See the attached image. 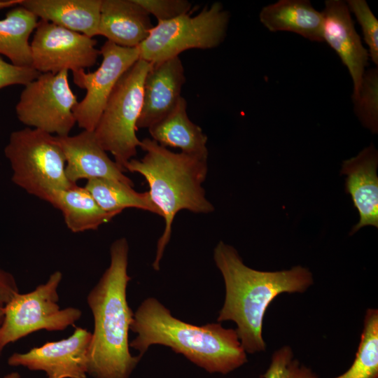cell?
Returning a JSON list of instances; mask_svg holds the SVG:
<instances>
[{
  "mask_svg": "<svg viewBox=\"0 0 378 378\" xmlns=\"http://www.w3.org/2000/svg\"><path fill=\"white\" fill-rule=\"evenodd\" d=\"M69 71L41 74L22 91L15 111L27 125L58 136L69 135L76 119L74 108L78 102L68 80Z\"/></svg>",
  "mask_w": 378,
  "mask_h": 378,
  "instance_id": "obj_9",
  "label": "cell"
},
{
  "mask_svg": "<svg viewBox=\"0 0 378 378\" xmlns=\"http://www.w3.org/2000/svg\"><path fill=\"white\" fill-rule=\"evenodd\" d=\"M41 74L32 66H19L8 63L0 56V89L13 85H26Z\"/></svg>",
  "mask_w": 378,
  "mask_h": 378,
  "instance_id": "obj_29",
  "label": "cell"
},
{
  "mask_svg": "<svg viewBox=\"0 0 378 378\" xmlns=\"http://www.w3.org/2000/svg\"><path fill=\"white\" fill-rule=\"evenodd\" d=\"M102 0H22L38 18L93 38L98 35Z\"/></svg>",
  "mask_w": 378,
  "mask_h": 378,
  "instance_id": "obj_18",
  "label": "cell"
},
{
  "mask_svg": "<svg viewBox=\"0 0 378 378\" xmlns=\"http://www.w3.org/2000/svg\"><path fill=\"white\" fill-rule=\"evenodd\" d=\"M62 273L55 271L48 280L33 290L15 295L4 304L0 326V354L8 344L39 331H62L82 316L74 307L62 309L58 304V288Z\"/></svg>",
  "mask_w": 378,
  "mask_h": 378,
  "instance_id": "obj_8",
  "label": "cell"
},
{
  "mask_svg": "<svg viewBox=\"0 0 378 378\" xmlns=\"http://www.w3.org/2000/svg\"><path fill=\"white\" fill-rule=\"evenodd\" d=\"M38 22L34 13L20 5L10 9L6 18L0 20V54L7 57L11 64L31 66L29 39Z\"/></svg>",
  "mask_w": 378,
  "mask_h": 378,
  "instance_id": "obj_22",
  "label": "cell"
},
{
  "mask_svg": "<svg viewBox=\"0 0 378 378\" xmlns=\"http://www.w3.org/2000/svg\"><path fill=\"white\" fill-rule=\"evenodd\" d=\"M229 21V13L214 2L193 17L187 13L158 22L137 47L139 59L155 65L187 50L217 48L226 36Z\"/></svg>",
  "mask_w": 378,
  "mask_h": 378,
  "instance_id": "obj_7",
  "label": "cell"
},
{
  "mask_svg": "<svg viewBox=\"0 0 378 378\" xmlns=\"http://www.w3.org/2000/svg\"><path fill=\"white\" fill-rule=\"evenodd\" d=\"M4 304L3 302H0V326L2 323L3 317H4Z\"/></svg>",
  "mask_w": 378,
  "mask_h": 378,
  "instance_id": "obj_33",
  "label": "cell"
},
{
  "mask_svg": "<svg viewBox=\"0 0 378 378\" xmlns=\"http://www.w3.org/2000/svg\"><path fill=\"white\" fill-rule=\"evenodd\" d=\"M350 13L358 20L368 47L369 58L376 66L378 64V20L365 0H348L346 2Z\"/></svg>",
  "mask_w": 378,
  "mask_h": 378,
  "instance_id": "obj_27",
  "label": "cell"
},
{
  "mask_svg": "<svg viewBox=\"0 0 378 378\" xmlns=\"http://www.w3.org/2000/svg\"><path fill=\"white\" fill-rule=\"evenodd\" d=\"M153 25L150 15L135 0H102L98 35L115 45L138 47Z\"/></svg>",
  "mask_w": 378,
  "mask_h": 378,
  "instance_id": "obj_17",
  "label": "cell"
},
{
  "mask_svg": "<svg viewBox=\"0 0 378 378\" xmlns=\"http://www.w3.org/2000/svg\"><path fill=\"white\" fill-rule=\"evenodd\" d=\"M96 45L93 38L40 20L30 43L31 66L41 74L84 70L100 55Z\"/></svg>",
  "mask_w": 378,
  "mask_h": 378,
  "instance_id": "obj_11",
  "label": "cell"
},
{
  "mask_svg": "<svg viewBox=\"0 0 378 378\" xmlns=\"http://www.w3.org/2000/svg\"><path fill=\"white\" fill-rule=\"evenodd\" d=\"M187 102L180 98L174 109L148 128L152 139L166 147L179 148L183 153L208 158L207 136L187 114Z\"/></svg>",
  "mask_w": 378,
  "mask_h": 378,
  "instance_id": "obj_20",
  "label": "cell"
},
{
  "mask_svg": "<svg viewBox=\"0 0 378 378\" xmlns=\"http://www.w3.org/2000/svg\"><path fill=\"white\" fill-rule=\"evenodd\" d=\"M46 202L61 211L66 227L75 233L97 230L117 216L104 211L90 192L77 184L52 191Z\"/></svg>",
  "mask_w": 378,
  "mask_h": 378,
  "instance_id": "obj_21",
  "label": "cell"
},
{
  "mask_svg": "<svg viewBox=\"0 0 378 378\" xmlns=\"http://www.w3.org/2000/svg\"><path fill=\"white\" fill-rule=\"evenodd\" d=\"M85 188L99 206L108 213L118 216L125 209L135 208L161 216L148 191L139 192L130 185L104 178L88 180Z\"/></svg>",
  "mask_w": 378,
  "mask_h": 378,
  "instance_id": "obj_23",
  "label": "cell"
},
{
  "mask_svg": "<svg viewBox=\"0 0 378 378\" xmlns=\"http://www.w3.org/2000/svg\"><path fill=\"white\" fill-rule=\"evenodd\" d=\"M262 377L318 378L310 368L294 358L289 346H284L273 353L270 364Z\"/></svg>",
  "mask_w": 378,
  "mask_h": 378,
  "instance_id": "obj_26",
  "label": "cell"
},
{
  "mask_svg": "<svg viewBox=\"0 0 378 378\" xmlns=\"http://www.w3.org/2000/svg\"><path fill=\"white\" fill-rule=\"evenodd\" d=\"M153 64L136 62L120 78L111 93L94 130L96 140L125 172V165L136 155L141 141L136 125L144 96V83Z\"/></svg>",
  "mask_w": 378,
  "mask_h": 378,
  "instance_id": "obj_6",
  "label": "cell"
},
{
  "mask_svg": "<svg viewBox=\"0 0 378 378\" xmlns=\"http://www.w3.org/2000/svg\"><path fill=\"white\" fill-rule=\"evenodd\" d=\"M259 19L270 31L293 32L312 41H323L322 13L308 0H279L263 7Z\"/></svg>",
  "mask_w": 378,
  "mask_h": 378,
  "instance_id": "obj_19",
  "label": "cell"
},
{
  "mask_svg": "<svg viewBox=\"0 0 378 378\" xmlns=\"http://www.w3.org/2000/svg\"><path fill=\"white\" fill-rule=\"evenodd\" d=\"M139 147L145 155L130 160L125 169L144 176L150 197L164 218V228L153 262V269L159 270L176 215L182 210L204 214L214 211L202 186L208 172V158L174 153L150 138L141 140Z\"/></svg>",
  "mask_w": 378,
  "mask_h": 378,
  "instance_id": "obj_4",
  "label": "cell"
},
{
  "mask_svg": "<svg viewBox=\"0 0 378 378\" xmlns=\"http://www.w3.org/2000/svg\"><path fill=\"white\" fill-rule=\"evenodd\" d=\"M3 378H21L20 374L17 372H12L6 374Z\"/></svg>",
  "mask_w": 378,
  "mask_h": 378,
  "instance_id": "obj_32",
  "label": "cell"
},
{
  "mask_svg": "<svg viewBox=\"0 0 378 378\" xmlns=\"http://www.w3.org/2000/svg\"><path fill=\"white\" fill-rule=\"evenodd\" d=\"M321 12L323 41L335 50L347 68L353 82L352 99L358 94L369 54L363 46L347 4L342 0H326Z\"/></svg>",
  "mask_w": 378,
  "mask_h": 378,
  "instance_id": "obj_13",
  "label": "cell"
},
{
  "mask_svg": "<svg viewBox=\"0 0 378 378\" xmlns=\"http://www.w3.org/2000/svg\"><path fill=\"white\" fill-rule=\"evenodd\" d=\"M130 330L136 334L130 347L142 356L161 344L183 354L209 372L227 374L247 362L236 330L220 323L195 326L173 316L156 298L144 300L134 313Z\"/></svg>",
  "mask_w": 378,
  "mask_h": 378,
  "instance_id": "obj_3",
  "label": "cell"
},
{
  "mask_svg": "<svg viewBox=\"0 0 378 378\" xmlns=\"http://www.w3.org/2000/svg\"><path fill=\"white\" fill-rule=\"evenodd\" d=\"M19 292L14 276L10 272L0 267V302L4 304L7 303Z\"/></svg>",
  "mask_w": 378,
  "mask_h": 378,
  "instance_id": "obj_30",
  "label": "cell"
},
{
  "mask_svg": "<svg viewBox=\"0 0 378 378\" xmlns=\"http://www.w3.org/2000/svg\"><path fill=\"white\" fill-rule=\"evenodd\" d=\"M64 153L65 174L72 183L81 179L104 178L134 186L133 181L97 143L94 131L83 130L74 136H55Z\"/></svg>",
  "mask_w": 378,
  "mask_h": 378,
  "instance_id": "obj_14",
  "label": "cell"
},
{
  "mask_svg": "<svg viewBox=\"0 0 378 378\" xmlns=\"http://www.w3.org/2000/svg\"><path fill=\"white\" fill-rule=\"evenodd\" d=\"M354 102V112L363 125L372 133L378 131V69L365 71L358 97Z\"/></svg>",
  "mask_w": 378,
  "mask_h": 378,
  "instance_id": "obj_25",
  "label": "cell"
},
{
  "mask_svg": "<svg viewBox=\"0 0 378 378\" xmlns=\"http://www.w3.org/2000/svg\"><path fill=\"white\" fill-rule=\"evenodd\" d=\"M335 378H378V310H366L360 341L351 367Z\"/></svg>",
  "mask_w": 378,
  "mask_h": 378,
  "instance_id": "obj_24",
  "label": "cell"
},
{
  "mask_svg": "<svg viewBox=\"0 0 378 378\" xmlns=\"http://www.w3.org/2000/svg\"><path fill=\"white\" fill-rule=\"evenodd\" d=\"M126 238L110 246V264L86 298L94 321L88 349V375L93 378H128L141 356L130 351L129 331L134 313L127 300Z\"/></svg>",
  "mask_w": 378,
  "mask_h": 378,
  "instance_id": "obj_2",
  "label": "cell"
},
{
  "mask_svg": "<svg viewBox=\"0 0 378 378\" xmlns=\"http://www.w3.org/2000/svg\"><path fill=\"white\" fill-rule=\"evenodd\" d=\"M22 0H3L0 1V9L13 7L16 5H20Z\"/></svg>",
  "mask_w": 378,
  "mask_h": 378,
  "instance_id": "obj_31",
  "label": "cell"
},
{
  "mask_svg": "<svg viewBox=\"0 0 378 378\" xmlns=\"http://www.w3.org/2000/svg\"><path fill=\"white\" fill-rule=\"evenodd\" d=\"M91 336L87 329L76 327L65 339L46 342L26 352L12 354L7 363L31 371H43L46 378H87Z\"/></svg>",
  "mask_w": 378,
  "mask_h": 378,
  "instance_id": "obj_12",
  "label": "cell"
},
{
  "mask_svg": "<svg viewBox=\"0 0 378 378\" xmlns=\"http://www.w3.org/2000/svg\"><path fill=\"white\" fill-rule=\"evenodd\" d=\"M377 166L378 153L373 144L342 162L341 173L346 176V191L360 216L351 234L367 225L378 227Z\"/></svg>",
  "mask_w": 378,
  "mask_h": 378,
  "instance_id": "obj_16",
  "label": "cell"
},
{
  "mask_svg": "<svg viewBox=\"0 0 378 378\" xmlns=\"http://www.w3.org/2000/svg\"><path fill=\"white\" fill-rule=\"evenodd\" d=\"M102 61L94 72L73 73L74 83L85 89L84 98L73 110L80 128L94 131L107 100L122 76L139 59L138 48L119 46L106 41L100 49Z\"/></svg>",
  "mask_w": 378,
  "mask_h": 378,
  "instance_id": "obj_10",
  "label": "cell"
},
{
  "mask_svg": "<svg viewBox=\"0 0 378 378\" xmlns=\"http://www.w3.org/2000/svg\"><path fill=\"white\" fill-rule=\"evenodd\" d=\"M185 82V71L179 57L153 65L144 80L137 129H148L167 116L181 97Z\"/></svg>",
  "mask_w": 378,
  "mask_h": 378,
  "instance_id": "obj_15",
  "label": "cell"
},
{
  "mask_svg": "<svg viewBox=\"0 0 378 378\" xmlns=\"http://www.w3.org/2000/svg\"><path fill=\"white\" fill-rule=\"evenodd\" d=\"M214 259L225 286V301L217 321L237 324L235 330L246 353L265 351L262 324L267 309L281 293L306 291L314 283L312 272L302 266L276 272L252 269L233 246L222 241L214 248Z\"/></svg>",
  "mask_w": 378,
  "mask_h": 378,
  "instance_id": "obj_1",
  "label": "cell"
},
{
  "mask_svg": "<svg viewBox=\"0 0 378 378\" xmlns=\"http://www.w3.org/2000/svg\"><path fill=\"white\" fill-rule=\"evenodd\" d=\"M4 154L10 164L12 181L42 200L54 190L76 184L66 178L65 157L52 134L27 127L14 131Z\"/></svg>",
  "mask_w": 378,
  "mask_h": 378,
  "instance_id": "obj_5",
  "label": "cell"
},
{
  "mask_svg": "<svg viewBox=\"0 0 378 378\" xmlns=\"http://www.w3.org/2000/svg\"><path fill=\"white\" fill-rule=\"evenodd\" d=\"M149 15L158 22L169 21L182 15L189 13L192 4L187 0H135Z\"/></svg>",
  "mask_w": 378,
  "mask_h": 378,
  "instance_id": "obj_28",
  "label": "cell"
}]
</instances>
